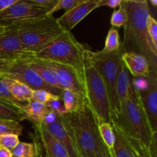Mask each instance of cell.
<instances>
[{
    "instance_id": "obj_1",
    "label": "cell",
    "mask_w": 157,
    "mask_h": 157,
    "mask_svg": "<svg viewBox=\"0 0 157 157\" xmlns=\"http://www.w3.org/2000/svg\"><path fill=\"white\" fill-rule=\"evenodd\" d=\"M127 12V21L124 26V40L121 44V53H136L148 61L150 70L157 71V48L153 45L147 28L150 15L147 0H123Z\"/></svg>"
},
{
    "instance_id": "obj_2",
    "label": "cell",
    "mask_w": 157,
    "mask_h": 157,
    "mask_svg": "<svg viewBox=\"0 0 157 157\" xmlns=\"http://www.w3.org/2000/svg\"><path fill=\"white\" fill-rule=\"evenodd\" d=\"M111 124L117 126L126 136L150 153L152 140L156 133L152 131L132 79L128 97L120 104L117 113L111 118Z\"/></svg>"
},
{
    "instance_id": "obj_3",
    "label": "cell",
    "mask_w": 157,
    "mask_h": 157,
    "mask_svg": "<svg viewBox=\"0 0 157 157\" xmlns=\"http://www.w3.org/2000/svg\"><path fill=\"white\" fill-rule=\"evenodd\" d=\"M63 117L71 130L80 157L111 156L101 138L98 121L89 105L81 111Z\"/></svg>"
},
{
    "instance_id": "obj_4",
    "label": "cell",
    "mask_w": 157,
    "mask_h": 157,
    "mask_svg": "<svg viewBox=\"0 0 157 157\" xmlns=\"http://www.w3.org/2000/svg\"><path fill=\"white\" fill-rule=\"evenodd\" d=\"M91 51L86 48L84 58V78L86 98L98 124H111V112L104 81L91 58Z\"/></svg>"
},
{
    "instance_id": "obj_5",
    "label": "cell",
    "mask_w": 157,
    "mask_h": 157,
    "mask_svg": "<svg viewBox=\"0 0 157 157\" xmlns=\"http://www.w3.org/2000/svg\"><path fill=\"white\" fill-rule=\"evenodd\" d=\"M86 48L71 32L64 31L56 39L36 54V58L73 67L84 78V58Z\"/></svg>"
},
{
    "instance_id": "obj_6",
    "label": "cell",
    "mask_w": 157,
    "mask_h": 157,
    "mask_svg": "<svg viewBox=\"0 0 157 157\" xmlns=\"http://www.w3.org/2000/svg\"><path fill=\"white\" fill-rule=\"evenodd\" d=\"M17 28L23 45L35 54L42 50L64 32L57 18L53 16H45L33 20Z\"/></svg>"
},
{
    "instance_id": "obj_7",
    "label": "cell",
    "mask_w": 157,
    "mask_h": 157,
    "mask_svg": "<svg viewBox=\"0 0 157 157\" xmlns=\"http://www.w3.org/2000/svg\"><path fill=\"white\" fill-rule=\"evenodd\" d=\"M91 58L95 66L98 68L107 89L110 102L111 117L117 113L116 100H115V87L121 60V49L110 53L102 54L100 52H94L91 51Z\"/></svg>"
},
{
    "instance_id": "obj_8",
    "label": "cell",
    "mask_w": 157,
    "mask_h": 157,
    "mask_svg": "<svg viewBox=\"0 0 157 157\" xmlns=\"http://www.w3.org/2000/svg\"><path fill=\"white\" fill-rule=\"evenodd\" d=\"M48 9L18 0L15 4L0 12V25L6 28L18 27L21 25L46 16Z\"/></svg>"
},
{
    "instance_id": "obj_9",
    "label": "cell",
    "mask_w": 157,
    "mask_h": 157,
    "mask_svg": "<svg viewBox=\"0 0 157 157\" xmlns=\"http://www.w3.org/2000/svg\"><path fill=\"white\" fill-rule=\"evenodd\" d=\"M36 58V54L25 48L18 36V28H7L0 36V60L17 63H29Z\"/></svg>"
},
{
    "instance_id": "obj_10",
    "label": "cell",
    "mask_w": 157,
    "mask_h": 157,
    "mask_svg": "<svg viewBox=\"0 0 157 157\" xmlns=\"http://www.w3.org/2000/svg\"><path fill=\"white\" fill-rule=\"evenodd\" d=\"M134 85V84H133ZM153 133L157 132V71H150L144 86L136 87Z\"/></svg>"
},
{
    "instance_id": "obj_11",
    "label": "cell",
    "mask_w": 157,
    "mask_h": 157,
    "mask_svg": "<svg viewBox=\"0 0 157 157\" xmlns=\"http://www.w3.org/2000/svg\"><path fill=\"white\" fill-rule=\"evenodd\" d=\"M2 78H11L22 83L32 90H45L53 94L59 96L62 90L46 84L41 77L32 70L28 63H20L14 65L2 75Z\"/></svg>"
},
{
    "instance_id": "obj_12",
    "label": "cell",
    "mask_w": 157,
    "mask_h": 157,
    "mask_svg": "<svg viewBox=\"0 0 157 157\" xmlns=\"http://www.w3.org/2000/svg\"><path fill=\"white\" fill-rule=\"evenodd\" d=\"M40 61L53 72L64 90L67 89L86 98L84 78L78 73L75 69L68 65L54 61L45 60Z\"/></svg>"
},
{
    "instance_id": "obj_13",
    "label": "cell",
    "mask_w": 157,
    "mask_h": 157,
    "mask_svg": "<svg viewBox=\"0 0 157 157\" xmlns=\"http://www.w3.org/2000/svg\"><path fill=\"white\" fill-rule=\"evenodd\" d=\"M41 126L64 147L70 157H80L71 130L64 117L57 115L53 121Z\"/></svg>"
},
{
    "instance_id": "obj_14",
    "label": "cell",
    "mask_w": 157,
    "mask_h": 157,
    "mask_svg": "<svg viewBox=\"0 0 157 157\" xmlns=\"http://www.w3.org/2000/svg\"><path fill=\"white\" fill-rule=\"evenodd\" d=\"M98 0H83L81 3L57 18L58 24L66 32H71L81 20L98 8Z\"/></svg>"
},
{
    "instance_id": "obj_15",
    "label": "cell",
    "mask_w": 157,
    "mask_h": 157,
    "mask_svg": "<svg viewBox=\"0 0 157 157\" xmlns=\"http://www.w3.org/2000/svg\"><path fill=\"white\" fill-rule=\"evenodd\" d=\"M111 125L115 134V143L111 157H140L143 155L150 154L149 152L126 136L117 126Z\"/></svg>"
},
{
    "instance_id": "obj_16",
    "label": "cell",
    "mask_w": 157,
    "mask_h": 157,
    "mask_svg": "<svg viewBox=\"0 0 157 157\" xmlns=\"http://www.w3.org/2000/svg\"><path fill=\"white\" fill-rule=\"evenodd\" d=\"M35 142L39 150H44L46 157H70L62 145L48 133L41 124L35 125Z\"/></svg>"
},
{
    "instance_id": "obj_17",
    "label": "cell",
    "mask_w": 157,
    "mask_h": 157,
    "mask_svg": "<svg viewBox=\"0 0 157 157\" xmlns=\"http://www.w3.org/2000/svg\"><path fill=\"white\" fill-rule=\"evenodd\" d=\"M121 60L133 78L147 77L150 72L148 61L143 55L136 53H123Z\"/></svg>"
},
{
    "instance_id": "obj_18",
    "label": "cell",
    "mask_w": 157,
    "mask_h": 157,
    "mask_svg": "<svg viewBox=\"0 0 157 157\" xmlns=\"http://www.w3.org/2000/svg\"><path fill=\"white\" fill-rule=\"evenodd\" d=\"M130 85H131L130 74L129 71L127 70V67H126L124 62L121 61L119 71H118L117 78L116 87H115V100H116L117 113V110L119 109L120 104L124 100L127 99V97H128L129 92H130Z\"/></svg>"
},
{
    "instance_id": "obj_19",
    "label": "cell",
    "mask_w": 157,
    "mask_h": 157,
    "mask_svg": "<svg viewBox=\"0 0 157 157\" xmlns=\"http://www.w3.org/2000/svg\"><path fill=\"white\" fill-rule=\"evenodd\" d=\"M19 110L23 120H28L34 126L42 124L44 117L50 111L46 105L33 101L20 107Z\"/></svg>"
},
{
    "instance_id": "obj_20",
    "label": "cell",
    "mask_w": 157,
    "mask_h": 157,
    "mask_svg": "<svg viewBox=\"0 0 157 157\" xmlns=\"http://www.w3.org/2000/svg\"><path fill=\"white\" fill-rule=\"evenodd\" d=\"M59 98L64 104L67 113L79 112L89 105L87 98L67 89L61 91Z\"/></svg>"
},
{
    "instance_id": "obj_21",
    "label": "cell",
    "mask_w": 157,
    "mask_h": 157,
    "mask_svg": "<svg viewBox=\"0 0 157 157\" xmlns=\"http://www.w3.org/2000/svg\"><path fill=\"white\" fill-rule=\"evenodd\" d=\"M29 67L32 69V70L35 71L40 77H41V79L48 84V85L52 86V87H55L57 89H59V90H63V87H61V84H59V82L57 80L56 77L54 75L53 72L50 70L49 68H48L39 59H34L33 61H30V62L28 63Z\"/></svg>"
},
{
    "instance_id": "obj_22",
    "label": "cell",
    "mask_w": 157,
    "mask_h": 157,
    "mask_svg": "<svg viewBox=\"0 0 157 157\" xmlns=\"http://www.w3.org/2000/svg\"><path fill=\"white\" fill-rule=\"evenodd\" d=\"M4 78L6 79L11 94L17 101L23 104H26L32 101V95L33 92L32 89L18 81L11 78Z\"/></svg>"
},
{
    "instance_id": "obj_23",
    "label": "cell",
    "mask_w": 157,
    "mask_h": 157,
    "mask_svg": "<svg viewBox=\"0 0 157 157\" xmlns=\"http://www.w3.org/2000/svg\"><path fill=\"white\" fill-rule=\"evenodd\" d=\"M13 157H40V150L35 142H19L12 150Z\"/></svg>"
},
{
    "instance_id": "obj_24",
    "label": "cell",
    "mask_w": 157,
    "mask_h": 157,
    "mask_svg": "<svg viewBox=\"0 0 157 157\" xmlns=\"http://www.w3.org/2000/svg\"><path fill=\"white\" fill-rule=\"evenodd\" d=\"M0 119L11 120L17 122L24 121L20 113L19 107L0 99Z\"/></svg>"
},
{
    "instance_id": "obj_25",
    "label": "cell",
    "mask_w": 157,
    "mask_h": 157,
    "mask_svg": "<svg viewBox=\"0 0 157 157\" xmlns=\"http://www.w3.org/2000/svg\"><path fill=\"white\" fill-rule=\"evenodd\" d=\"M121 41H120V36L118 30L115 28L112 27L108 31L107 38L105 41L104 48L100 52L102 54L110 53V52H117L121 49Z\"/></svg>"
},
{
    "instance_id": "obj_26",
    "label": "cell",
    "mask_w": 157,
    "mask_h": 157,
    "mask_svg": "<svg viewBox=\"0 0 157 157\" xmlns=\"http://www.w3.org/2000/svg\"><path fill=\"white\" fill-rule=\"evenodd\" d=\"M98 130L104 144L109 149L111 154L115 143V134L113 132V126L111 125V124L108 123H102L98 124Z\"/></svg>"
},
{
    "instance_id": "obj_27",
    "label": "cell",
    "mask_w": 157,
    "mask_h": 157,
    "mask_svg": "<svg viewBox=\"0 0 157 157\" xmlns=\"http://www.w3.org/2000/svg\"><path fill=\"white\" fill-rule=\"evenodd\" d=\"M22 130L23 126L19 122L11 120L0 119V135L15 134L20 136Z\"/></svg>"
},
{
    "instance_id": "obj_28",
    "label": "cell",
    "mask_w": 157,
    "mask_h": 157,
    "mask_svg": "<svg viewBox=\"0 0 157 157\" xmlns=\"http://www.w3.org/2000/svg\"><path fill=\"white\" fill-rule=\"evenodd\" d=\"M0 99L3 100L6 102L15 105L16 107H20L25 104H21L19 101H17L15 98L12 95L10 90H9L8 84L6 83V79L4 78H0Z\"/></svg>"
},
{
    "instance_id": "obj_29",
    "label": "cell",
    "mask_w": 157,
    "mask_h": 157,
    "mask_svg": "<svg viewBox=\"0 0 157 157\" xmlns=\"http://www.w3.org/2000/svg\"><path fill=\"white\" fill-rule=\"evenodd\" d=\"M127 21V12L124 6L121 4L117 10H115L113 12L110 18V23H111L113 28H121L125 25Z\"/></svg>"
},
{
    "instance_id": "obj_30",
    "label": "cell",
    "mask_w": 157,
    "mask_h": 157,
    "mask_svg": "<svg viewBox=\"0 0 157 157\" xmlns=\"http://www.w3.org/2000/svg\"><path fill=\"white\" fill-rule=\"evenodd\" d=\"M82 2L83 0H58L56 5L50 11L48 12L46 16H52L53 13H55L57 11L61 10V9H65L66 12H67Z\"/></svg>"
},
{
    "instance_id": "obj_31",
    "label": "cell",
    "mask_w": 157,
    "mask_h": 157,
    "mask_svg": "<svg viewBox=\"0 0 157 157\" xmlns=\"http://www.w3.org/2000/svg\"><path fill=\"white\" fill-rule=\"evenodd\" d=\"M59 96L53 94L51 92L45 90H33L32 95V101L41 103V104H46L53 100L58 99Z\"/></svg>"
},
{
    "instance_id": "obj_32",
    "label": "cell",
    "mask_w": 157,
    "mask_h": 157,
    "mask_svg": "<svg viewBox=\"0 0 157 157\" xmlns=\"http://www.w3.org/2000/svg\"><path fill=\"white\" fill-rule=\"evenodd\" d=\"M18 136L15 134L0 135V145L12 151L19 143Z\"/></svg>"
},
{
    "instance_id": "obj_33",
    "label": "cell",
    "mask_w": 157,
    "mask_h": 157,
    "mask_svg": "<svg viewBox=\"0 0 157 157\" xmlns=\"http://www.w3.org/2000/svg\"><path fill=\"white\" fill-rule=\"evenodd\" d=\"M147 28L152 42L157 48V21L151 15L147 20Z\"/></svg>"
},
{
    "instance_id": "obj_34",
    "label": "cell",
    "mask_w": 157,
    "mask_h": 157,
    "mask_svg": "<svg viewBox=\"0 0 157 157\" xmlns=\"http://www.w3.org/2000/svg\"><path fill=\"white\" fill-rule=\"evenodd\" d=\"M46 106H47L50 111L53 112L54 113H55L58 116L63 117L67 113L64 106V104L60 100V98L50 101V102L46 104Z\"/></svg>"
},
{
    "instance_id": "obj_35",
    "label": "cell",
    "mask_w": 157,
    "mask_h": 157,
    "mask_svg": "<svg viewBox=\"0 0 157 157\" xmlns=\"http://www.w3.org/2000/svg\"><path fill=\"white\" fill-rule=\"evenodd\" d=\"M27 2L38 6L42 9H48L49 11L56 5L58 0H25Z\"/></svg>"
},
{
    "instance_id": "obj_36",
    "label": "cell",
    "mask_w": 157,
    "mask_h": 157,
    "mask_svg": "<svg viewBox=\"0 0 157 157\" xmlns=\"http://www.w3.org/2000/svg\"><path fill=\"white\" fill-rule=\"evenodd\" d=\"M122 2L123 0H98V8L101 6H107L111 9H116L121 6Z\"/></svg>"
},
{
    "instance_id": "obj_37",
    "label": "cell",
    "mask_w": 157,
    "mask_h": 157,
    "mask_svg": "<svg viewBox=\"0 0 157 157\" xmlns=\"http://www.w3.org/2000/svg\"><path fill=\"white\" fill-rule=\"evenodd\" d=\"M20 63L14 62V61H4V60H0V74H3L6 71H7L9 69L13 67L14 65Z\"/></svg>"
},
{
    "instance_id": "obj_38",
    "label": "cell",
    "mask_w": 157,
    "mask_h": 157,
    "mask_svg": "<svg viewBox=\"0 0 157 157\" xmlns=\"http://www.w3.org/2000/svg\"><path fill=\"white\" fill-rule=\"evenodd\" d=\"M18 0H0V12H2L8 7L15 4Z\"/></svg>"
},
{
    "instance_id": "obj_39",
    "label": "cell",
    "mask_w": 157,
    "mask_h": 157,
    "mask_svg": "<svg viewBox=\"0 0 157 157\" xmlns=\"http://www.w3.org/2000/svg\"><path fill=\"white\" fill-rule=\"evenodd\" d=\"M0 157H13L12 152L0 145Z\"/></svg>"
},
{
    "instance_id": "obj_40",
    "label": "cell",
    "mask_w": 157,
    "mask_h": 157,
    "mask_svg": "<svg viewBox=\"0 0 157 157\" xmlns=\"http://www.w3.org/2000/svg\"><path fill=\"white\" fill-rule=\"evenodd\" d=\"M6 29H7V28L4 27V26L0 25V36H1V35H2L3 34H4L5 32H6Z\"/></svg>"
},
{
    "instance_id": "obj_41",
    "label": "cell",
    "mask_w": 157,
    "mask_h": 157,
    "mask_svg": "<svg viewBox=\"0 0 157 157\" xmlns=\"http://www.w3.org/2000/svg\"><path fill=\"white\" fill-rule=\"evenodd\" d=\"M150 3H151L154 7H156L157 6V1H156V0H151V1H150Z\"/></svg>"
},
{
    "instance_id": "obj_42",
    "label": "cell",
    "mask_w": 157,
    "mask_h": 157,
    "mask_svg": "<svg viewBox=\"0 0 157 157\" xmlns=\"http://www.w3.org/2000/svg\"><path fill=\"white\" fill-rule=\"evenodd\" d=\"M140 157H152L150 156V154H145V155H143V156H140Z\"/></svg>"
},
{
    "instance_id": "obj_43",
    "label": "cell",
    "mask_w": 157,
    "mask_h": 157,
    "mask_svg": "<svg viewBox=\"0 0 157 157\" xmlns=\"http://www.w3.org/2000/svg\"><path fill=\"white\" fill-rule=\"evenodd\" d=\"M2 74H0V78H2Z\"/></svg>"
},
{
    "instance_id": "obj_44",
    "label": "cell",
    "mask_w": 157,
    "mask_h": 157,
    "mask_svg": "<svg viewBox=\"0 0 157 157\" xmlns=\"http://www.w3.org/2000/svg\"><path fill=\"white\" fill-rule=\"evenodd\" d=\"M110 157H111V156H110Z\"/></svg>"
}]
</instances>
